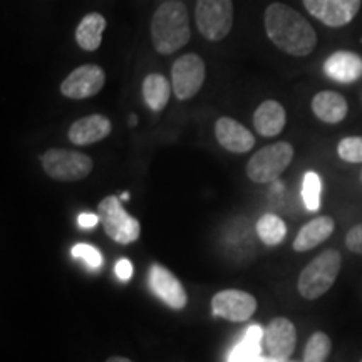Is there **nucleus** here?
<instances>
[{"instance_id":"nucleus-26","label":"nucleus","mask_w":362,"mask_h":362,"mask_svg":"<svg viewBox=\"0 0 362 362\" xmlns=\"http://www.w3.org/2000/svg\"><path fill=\"white\" fill-rule=\"evenodd\" d=\"M337 155L347 163H362V138L349 136L344 138L337 146Z\"/></svg>"},{"instance_id":"nucleus-27","label":"nucleus","mask_w":362,"mask_h":362,"mask_svg":"<svg viewBox=\"0 0 362 362\" xmlns=\"http://www.w3.org/2000/svg\"><path fill=\"white\" fill-rule=\"evenodd\" d=\"M72 255L76 259L83 260L86 265L90 267V269H101L103 267V255L98 248L93 245H88V243H78L72 248Z\"/></svg>"},{"instance_id":"nucleus-16","label":"nucleus","mask_w":362,"mask_h":362,"mask_svg":"<svg viewBox=\"0 0 362 362\" xmlns=\"http://www.w3.org/2000/svg\"><path fill=\"white\" fill-rule=\"evenodd\" d=\"M324 71L336 83H354L362 76V57L351 51H337L327 57Z\"/></svg>"},{"instance_id":"nucleus-10","label":"nucleus","mask_w":362,"mask_h":362,"mask_svg":"<svg viewBox=\"0 0 362 362\" xmlns=\"http://www.w3.org/2000/svg\"><path fill=\"white\" fill-rule=\"evenodd\" d=\"M264 344L272 361L288 362L297 344L296 325L285 317H277V319L270 320L265 327Z\"/></svg>"},{"instance_id":"nucleus-14","label":"nucleus","mask_w":362,"mask_h":362,"mask_svg":"<svg viewBox=\"0 0 362 362\" xmlns=\"http://www.w3.org/2000/svg\"><path fill=\"white\" fill-rule=\"evenodd\" d=\"M215 136L216 141L223 146L226 151L242 153L250 151L255 146V136L248 131L245 126L232 117L221 116L215 124Z\"/></svg>"},{"instance_id":"nucleus-23","label":"nucleus","mask_w":362,"mask_h":362,"mask_svg":"<svg viewBox=\"0 0 362 362\" xmlns=\"http://www.w3.org/2000/svg\"><path fill=\"white\" fill-rule=\"evenodd\" d=\"M257 235L265 245L274 247L282 243V240L287 235V226L284 220L274 214H265L257 221Z\"/></svg>"},{"instance_id":"nucleus-3","label":"nucleus","mask_w":362,"mask_h":362,"mask_svg":"<svg viewBox=\"0 0 362 362\" xmlns=\"http://www.w3.org/2000/svg\"><path fill=\"white\" fill-rule=\"evenodd\" d=\"M341 264L342 257L337 250H325L317 255L298 277V293L307 300H315V298L322 297L336 282L339 272H341Z\"/></svg>"},{"instance_id":"nucleus-12","label":"nucleus","mask_w":362,"mask_h":362,"mask_svg":"<svg viewBox=\"0 0 362 362\" xmlns=\"http://www.w3.org/2000/svg\"><path fill=\"white\" fill-rule=\"evenodd\" d=\"M315 19L324 25L342 27L347 25L361 11L362 0H302Z\"/></svg>"},{"instance_id":"nucleus-7","label":"nucleus","mask_w":362,"mask_h":362,"mask_svg":"<svg viewBox=\"0 0 362 362\" xmlns=\"http://www.w3.org/2000/svg\"><path fill=\"white\" fill-rule=\"evenodd\" d=\"M194 16L203 37L216 42L232 30L233 0H198Z\"/></svg>"},{"instance_id":"nucleus-19","label":"nucleus","mask_w":362,"mask_h":362,"mask_svg":"<svg viewBox=\"0 0 362 362\" xmlns=\"http://www.w3.org/2000/svg\"><path fill=\"white\" fill-rule=\"evenodd\" d=\"M334 220L330 216H317L309 223L298 230L296 240H293V250L307 252L325 242L334 233Z\"/></svg>"},{"instance_id":"nucleus-5","label":"nucleus","mask_w":362,"mask_h":362,"mask_svg":"<svg viewBox=\"0 0 362 362\" xmlns=\"http://www.w3.org/2000/svg\"><path fill=\"white\" fill-rule=\"evenodd\" d=\"M98 215L107 237L119 245H129L141 235V225L123 208L117 197H106L98 205Z\"/></svg>"},{"instance_id":"nucleus-1","label":"nucleus","mask_w":362,"mask_h":362,"mask_svg":"<svg viewBox=\"0 0 362 362\" xmlns=\"http://www.w3.org/2000/svg\"><path fill=\"white\" fill-rule=\"evenodd\" d=\"M265 33L280 51L293 57H305L317 45V34L296 8L275 2L265 11Z\"/></svg>"},{"instance_id":"nucleus-9","label":"nucleus","mask_w":362,"mask_h":362,"mask_svg":"<svg viewBox=\"0 0 362 362\" xmlns=\"http://www.w3.org/2000/svg\"><path fill=\"white\" fill-rule=\"evenodd\" d=\"M106 74L98 64H84L71 72L61 84V94L69 99H88L101 93Z\"/></svg>"},{"instance_id":"nucleus-30","label":"nucleus","mask_w":362,"mask_h":362,"mask_svg":"<svg viewBox=\"0 0 362 362\" xmlns=\"http://www.w3.org/2000/svg\"><path fill=\"white\" fill-rule=\"evenodd\" d=\"M99 221H101V218H99V215L90 214V211H86V214H81L78 216V225L81 226V228H84V230L94 228V226H96Z\"/></svg>"},{"instance_id":"nucleus-4","label":"nucleus","mask_w":362,"mask_h":362,"mask_svg":"<svg viewBox=\"0 0 362 362\" xmlns=\"http://www.w3.org/2000/svg\"><path fill=\"white\" fill-rule=\"evenodd\" d=\"M293 160L291 143H275L262 148L250 158L247 165V175L253 183H275L280 175L288 168Z\"/></svg>"},{"instance_id":"nucleus-24","label":"nucleus","mask_w":362,"mask_h":362,"mask_svg":"<svg viewBox=\"0 0 362 362\" xmlns=\"http://www.w3.org/2000/svg\"><path fill=\"white\" fill-rule=\"evenodd\" d=\"M330 349H332V342H330L327 334H312L310 339L305 344L304 362H325V359H327L330 354Z\"/></svg>"},{"instance_id":"nucleus-35","label":"nucleus","mask_w":362,"mask_h":362,"mask_svg":"<svg viewBox=\"0 0 362 362\" xmlns=\"http://www.w3.org/2000/svg\"><path fill=\"white\" fill-rule=\"evenodd\" d=\"M361 362H362V361H361Z\"/></svg>"},{"instance_id":"nucleus-33","label":"nucleus","mask_w":362,"mask_h":362,"mask_svg":"<svg viewBox=\"0 0 362 362\" xmlns=\"http://www.w3.org/2000/svg\"><path fill=\"white\" fill-rule=\"evenodd\" d=\"M136 123H138V117H136V115H131L129 116V124L136 126Z\"/></svg>"},{"instance_id":"nucleus-15","label":"nucleus","mask_w":362,"mask_h":362,"mask_svg":"<svg viewBox=\"0 0 362 362\" xmlns=\"http://www.w3.org/2000/svg\"><path fill=\"white\" fill-rule=\"evenodd\" d=\"M112 131L110 117L103 115H89L74 121L69 128V141L76 146H88L107 138Z\"/></svg>"},{"instance_id":"nucleus-32","label":"nucleus","mask_w":362,"mask_h":362,"mask_svg":"<svg viewBox=\"0 0 362 362\" xmlns=\"http://www.w3.org/2000/svg\"><path fill=\"white\" fill-rule=\"evenodd\" d=\"M131 198V194H129V192H124V193H121V197H119V200L121 202H128Z\"/></svg>"},{"instance_id":"nucleus-13","label":"nucleus","mask_w":362,"mask_h":362,"mask_svg":"<svg viewBox=\"0 0 362 362\" xmlns=\"http://www.w3.org/2000/svg\"><path fill=\"white\" fill-rule=\"evenodd\" d=\"M148 285L158 298L175 310L185 309L188 304V296L185 287L168 269L160 264L151 265L148 272Z\"/></svg>"},{"instance_id":"nucleus-11","label":"nucleus","mask_w":362,"mask_h":362,"mask_svg":"<svg viewBox=\"0 0 362 362\" xmlns=\"http://www.w3.org/2000/svg\"><path fill=\"white\" fill-rule=\"evenodd\" d=\"M214 315L230 322H245L257 310V298L248 292L223 291L215 293L211 298Z\"/></svg>"},{"instance_id":"nucleus-8","label":"nucleus","mask_w":362,"mask_h":362,"mask_svg":"<svg viewBox=\"0 0 362 362\" xmlns=\"http://www.w3.org/2000/svg\"><path fill=\"white\" fill-rule=\"evenodd\" d=\"M205 62L197 54H185L176 59L171 69V88L180 101H187L200 93L205 83Z\"/></svg>"},{"instance_id":"nucleus-34","label":"nucleus","mask_w":362,"mask_h":362,"mask_svg":"<svg viewBox=\"0 0 362 362\" xmlns=\"http://www.w3.org/2000/svg\"><path fill=\"white\" fill-rule=\"evenodd\" d=\"M361 181H362V171H361Z\"/></svg>"},{"instance_id":"nucleus-28","label":"nucleus","mask_w":362,"mask_h":362,"mask_svg":"<svg viewBox=\"0 0 362 362\" xmlns=\"http://www.w3.org/2000/svg\"><path fill=\"white\" fill-rule=\"evenodd\" d=\"M346 245L351 252L362 255V223L352 226L346 237Z\"/></svg>"},{"instance_id":"nucleus-6","label":"nucleus","mask_w":362,"mask_h":362,"mask_svg":"<svg viewBox=\"0 0 362 362\" xmlns=\"http://www.w3.org/2000/svg\"><path fill=\"white\" fill-rule=\"evenodd\" d=\"M42 168L56 181H79L88 178L94 163L88 155L71 149H49L40 156Z\"/></svg>"},{"instance_id":"nucleus-2","label":"nucleus","mask_w":362,"mask_h":362,"mask_svg":"<svg viewBox=\"0 0 362 362\" xmlns=\"http://www.w3.org/2000/svg\"><path fill=\"white\" fill-rule=\"evenodd\" d=\"M151 40L163 56L185 47L192 37L188 8L180 0H168L156 8L151 19Z\"/></svg>"},{"instance_id":"nucleus-31","label":"nucleus","mask_w":362,"mask_h":362,"mask_svg":"<svg viewBox=\"0 0 362 362\" xmlns=\"http://www.w3.org/2000/svg\"><path fill=\"white\" fill-rule=\"evenodd\" d=\"M106 362H133L128 357H121V356H116V357H110Z\"/></svg>"},{"instance_id":"nucleus-29","label":"nucleus","mask_w":362,"mask_h":362,"mask_svg":"<svg viewBox=\"0 0 362 362\" xmlns=\"http://www.w3.org/2000/svg\"><path fill=\"white\" fill-rule=\"evenodd\" d=\"M116 277L119 280H129L133 275V264L128 259H121L115 267Z\"/></svg>"},{"instance_id":"nucleus-22","label":"nucleus","mask_w":362,"mask_h":362,"mask_svg":"<svg viewBox=\"0 0 362 362\" xmlns=\"http://www.w3.org/2000/svg\"><path fill=\"white\" fill-rule=\"evenodd\" d=\"M265 330L260 325H252L245 332L243 341L230 354L228 362H260L262 361V339Z\"/></svg>"},{"instance_id":"nucleus-18","label":"nucleus","mask_w":362,"mask_h":362,"mask_svg":"<svg viewBox=\"0 0 362 362\" xmlns=\"http://www.w3.org/2000/svg\"><path fill=\"white\" fill-rule=\"evenodd\" d=\"M312 111L324 123L337 124L347 116L349 106L346 98L336 90H320L312 99Z\"/></svg>"},{"instance_id":"nucleus-25","label":"nucleus","mask_w":362,"mask_h":362,"mask_svg":"<svg viewBox=\"0 0 362 362\" xmlns=\"http://www.w3.org/2000/svg\"><path fill=\"white\" fill-rule=\"evenodd\" d=\"M320 192H322L320 176L315 171H307L302 181V200L309 211H317L320 208Z\"/></svg>"},{"instance_id":"nucleus-17","label":"nucleus","mask_w":362,"mask_h":362,"mask_svg":"<svg viewBox=\"0 0 362 362\" xmlns=\"http://www.w3.org/2000/svg\"><path fill=\"white\" fill-rule=\"evenodd\" d=\"M285 123L287 115L279 101H264L253 112V126L264 138H274L282 133Z\"/></svg>"},{"instance_id":"nucleus-20","label":"nucleus","mask_w":362,"mask_h":362,"mask_svg":"<svg viewBox=\"0 0 362 362\" xmlns=\"http://www.w3.org/2000/svg\"><path fill=\"white\" fill-rule=\"evenodd\" d=\"M107 22L99 12H90L83 17L76 29V42L84 51L93 52L101 47L103 33L106 29Z\"/></svg>"},{"instance_id":"nucleus-21","label":"nucleus","mask_w":362,"mask_h":362,"mask_svg":"<svg viewBox=\"0 0 362 362\" xmlns=\"http://www.w3.org/2000/svg\"><path fill=\"white\" fill-rule=\"evenodd\" d=\"M171 86L163 74H148L143 81V99L151 111H163L168 106Z\"/></svg>"}]
</instances>
